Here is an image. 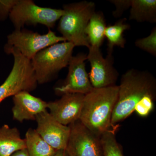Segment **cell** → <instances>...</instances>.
<instances>
[{
	"label": "cell",
	"mask_w": 156,
	"mask_h": 156,
	"mask_svg": "<svg viewBox=\"0 0 156 156\" xmlns=\"http://www.w3.org/2000/svg\"><path fill=\"white\" fill-rule=\"evenodd\" d=\"M118 86V98L112 117L113 126L128 118L143 98L156 96V79L148 71L128 70L122 75Z\"/></svg>",
	"instance_id": "6da1fadb"
},
{
	"label": "cell",
	"mask_w": 156,
	"mask_h": 156,
	"mask_svg": "<svg viewBox=\"0 0 156 156\" xmlns=\"http://www.w3.org/2000/svg\"><path fill=\"white\" fill-rule=\"evenodd\" d=\"M118 92L119 86L116 85L93 88L84 96L79 120L98 136H100L114 126H112L111 120Z\"/></svg>",
	"instance_id": "7a4b0ae2"
},
{
	"label": "cell",
	"mask_w": 156,
	"mask_h": 156,
	"mask_svg": "<svg viewBox=\"0 0 156 156\" xmlns=\"http://www.w3.org/2000/svg\"><path fill=\"white\" fill-rule=\"evenodd\" d=\"M64 14L59 19L58 30L66 41L75 47H90L85 30L95 11V3L84 1L63 6Z\"/></svg>",
	"instance_id": "3957f363"
},
{
	"label": "cell",
	"mask_w": 156,
	"mask_h": 156,
	"mask_svg": "<svg viewBox=\"0 0 156 156\" xmlns=\"http://www.w3.org/2000/svg\"><path fill=\"white\" fill-rule=\"evenodd\" d=\"M75 47L70 42H59L37 53L31 62L38 83L50 82L61 69L68 66Z\"/></svg>",
	"instance_id": "277c9868"
},
{
	"label": "cell",
	"mask_w": 156,
	"mask_h": 156,
	"mask_svg": "<svg viewBox=\"0 0 156 156\" xmlns=\"http://www.w3.org/2000/svg\"><path fill=\"white\" fill-rule=\"evenodd\" d=\"M5 53L13 55L14 62L9 76L0 85V103L19 92L34 91L38 84L30 60L15 49H7Z\"/></svg>",
	"instance_id": "5b68a950"
},
{
	"label": "cell",
	"mask_w": 156,
	"mask_h": 156,
	"mask_svg": "<svg viewBox=\"0 0 156 156\" xmlns=\"http://www.w3.org/2000/svg\"><path fill=\"white\" fill-rule=\"evenodd\" d=\"M63 14V9L40 7L31 0H17L9 17L15 30L38 24L50 29L55 26Z\"/></svg>",
	"instance_id": "8992f818"
},
{
	"label": "cell",
	"mask_w": 156,
	"mask_h": 156,
	"mask_svg": "<svg viewBox=\"0 0 156 156\" xmlns=\"http://www.w3.org/2000/svg\"><path fill=\"white\" fill-rule=\"evenodd\" d=\"M66 41L62 37L58 36L49 29L45 34L31 31L15 30L7 37L5 48L15 49L21 55L31 60L40 51L56 43Z\"/></svg>",
	"instance_id": "52a82bcc"
},
{
	"label": "cell",
	"mask_w": 156,
	"mask_h": 156,
	"mask_svg": "<svg viewBox=\"0 0 156 156\" xmlns=\"http://www.w3.org/2000/svg\"><path fill=\"white\" fill-rule=\"evenodd\" d=\"M69 137L65 152L69 156H103L100 136L84 126L80 120L69 126Z\"/></svg>",
	"instance_id": "ba28073f"
},
{
	"label": "cell",
	"mask_w": 156,
	"mask_h": 156,
	"mask_svg": "<svg viewBox=\"0 0 156 156\" xmlns=\"http://www.w3.org/2000/svg\"><path fill=\"white\" fill-rule=\"evenodd\" d=\"M91 69L88 73L91 83L95 89L116 86L119 73L114 66L112 54L104 58L100 48L90 47L87 55Z\"/></svg>",
	"instance_id": "9c48e42d"
},
{
	"label": "cell",
	"mask_w": 156,
	"mask_h": 156,
	"mask_svg": "<svg viewBox=\"0 0 156 156\" xmlns=\"http://www.w3.org/2000/svg\"><path fill=\"white\" fill-rule=\"evenodd\" d=\"M87 54L78 53L73 56L68 65V73L64 83L55 89L56 94L63 95L69 93L86 95L93 89L86 69L85 61Z\"/></svg>",
	"instance_id": "30bf717a"
},
{
	"label": "cell",
	"mask_w": 156,
	"mask_h": 156,
	"mask_svg": "<svg viewBox=\"0 0 156 156\" xmlns=\"http://www.w3.org/2000/svg\"><path fill=\"white\" fill-rule=\"evenodd\" d=\"M35 120V130L39 135L55 150H65L69 137V126L58 122L48 110L38 115Z\"/></svg>",
	"instance_id": "8fae6325"
},
{
	"label": "cell",
	"mask_w": 156,
	"mask_h": 156,
	"mask_svg": "<svg viewBox=\"0 0 156 156\" xmlns=\"http://www.w3.org/2000/svg\"><path fill=\"white\" fill-rule=\"evenodd\" d=\"M85 95L69 93L47 104V109L56 121L66 126L77 121L80 116Z\"/></svg>",
	"instance_id": "7c38bea8"
},
{
	"label": "cell",
	"mask_w": 156,
	"mask_h": 156,
	"mask_svg": "<svg viewBox=\"0 0 156 156\" xmlns=\"http://www.w3.org/2000/svg\"><path fill=\"white\" fill-rule=\"evenodd\" d=\"M13 118L20 122L25 120H35L38 115L47 110L48 102L23 91L13 96Z\"/></svg>",
	"instance_id": "4fadbf2b"
},
{
	"label": "cell",
	"mask_w": 156,
	"mask_h": 156,
	"mask_svg": "<svg viewBox=\"0 0 156 156\" xmlns=\"http://www.w3.org/2000/svg\"><path fill=\"white\" fill-rule=\"evenodd\" d=\"M25 149V140L21 138L17 128H11L7 125L0 128V156H11Z\"/></svg>",
	"instance_id": "5bb4252c"
},
{
	"label": "cell",
	"mask_w": 156,
	"mask_h": 156,
	"mask_svg": "<svg viewBox=\"0 0 156 156\" xmlns=\"http://www.w3.org/2000/svg\"><path fill=\"white\" fill-rule=\"evenodd\" d=\"M106 23L103 13L95 11L92 15L85 30L90 47L100 48L105 38Z\"/></svg>",
	"instance_id": "9a60e30c"
},
{
	"label": "cell",
	"mask_w": 156,
	"mask_h": 156,
	"mask_svg": "<svg viewBox=\"0 0 156 156\" xmlns=\"http://www.w3.org/2000/svg\"><path fill=\"white\" fill-rule=\"evenodd\" d=\"M130 8V20L156 23V0H131Z\"/></svg>",
	"instance_id": "2e32d148"
},
{
	"label": "cell",
	"mask_w": 156,
	"mask_h": 156,
	"mask_svg": "<svg viewBox=\"0 0 156 156\" xmlns=\"http://www.w3.org/2000/svg\"><path fill=\"white\" fill-rule=\"evenodd\" d=\"M24 140L29 156H53L57 151L39 135L35 129H29Z\"/></svg>",
	"instance_id": "e0dca14e"
},
{
	"label": "cell",
	"mask_w": 156,
	"mask_h": 156,
	"mask_svg": "<svg viewBox=\"0 0 156 156\" xmlns=\"http://www.w3.org/2000/svg\"><path fill=\"white\" fill-rule=\"evenodd\" d=\"M126 21V18H122L119 20L113 25L106 27L105 35L108 40V54H112L115 47L125 48L126 40L123 34L131 27Z\"/></svg>",
	"instance_id": "ac0fdd59"
},
{
	"label": "cell",
	"mask_w": 156,
	"mask_h": 156,
	"mask_svg": "<svg viewBox=\"0 0 156 156\" xmlns=\"http://www.w3.org/2000/svg\"><path fill=\"white\" fill-rule=\"evenodd\" d=\"M117 126L104 132L100 136L103 156H124L121 146L115 136Z\"/></svg>",
	"instance_id": "d6986e66"
},
{
	"label": "cell",
	"mask_w": 156,
	"mask_h": 156,
	"mask_svg": "<svg viewBox=\"0 0 156 156\" xmlns=\"http://www.w3.org/2000/svg\"><path fill=\"white\" fill-rule=\"evenodd\" d=\"M136 48L147 53L156 56V27H155L151 34L145 37L137 39L135 42Z\"/></svg>",
	"instance_id": "ffe728a7"
},
{
	"label": "cell",
	"mask_w": 156,
	"mask_h": 156,
	"mask_svg": "<svg viewBox=\"0 0 156 156\" xmlns=\"http://www.w3.org/2000/svg\"><path fill=\"white\" fill-rule=\"evenodd\" d=\"M156 96L148 95L143 98L136 105L134 111L141 117L147 116L154 108V101Z\"/></svg>",
	"instance_id": "44dd1931"
},
{
	"label": "cell",
	"mask_w": 156,
	"mask_h": 156,
	"mask_svg": "<svg viewBox=\"0 0 156 156\" xmlns=\"http://www.w3.org/2000/svg\"><path fill=\"white\" fill-rule=\"evenodd\" d=\"M109 2L115 7V11L112 12L113 16L115 18L121 17L131 6V0H112Z\"/></svg>",
	"instance_id": "7402d4cb"
},
{
	"label": "cell",
	"mask_w": 156,
	"mask_h": 156,
	"mask_svg": "<svg viewBox=\"0 0 156 156\" xmlns=\"http://www.w3.org/2000/svg\"><path fill=\"white\" fill-rule=\"evenodd\" d=\"M17 0H0V20H4L9 17L11 10Z\"/></svg>",
	"instance_id": "603a6c76"
},
{
	"label": "cell",
	"mask_w": 156,
	"mask_h": 156,
	"mask_svg": "<svg viewBox=\"0 0 156 156\" xmlns=\"http://www.w3.org/2000/svg\"><path fill=\"white\" fill-rule=\"evenodd\" d=\"M11 156H29L26 149L17 151L13 154Z\"/></svg>",
	"instance_id": "cb8c5ba5"
},
{
	"label": "cell",
	"mask_w": 156,
	"mask_h": 156,
	"mask_svg": "<svg viewBox=\"0 0 156 156\" xmlns=\"http://www.w3.org/2000/svg\"><path fill=\"white\" fill-rule=\"evenodd\" d=\"M65 153V150L57 151L56 153L53 156H64Z\"/></svg>",
	"instance_id": "d4e9b609"
},
{
	"label": "cell",
	"mask_w": 156,
	"mask_h": 156,
	"mask_svg": "<svg viewBox=\"0 0 156 156\" xmlns=\"http://www.w3.org/2000/svg\"><path fill=\"white\" fill-rule=\"evenodd\" d=\"M69 156L68 155V154H67L66 153V152H65V156Z\"/></svg>",
	"instance_id": "484cf974"
}]
</instances>
